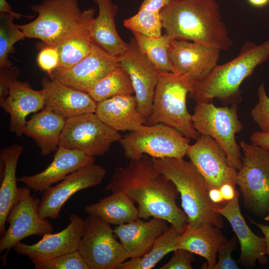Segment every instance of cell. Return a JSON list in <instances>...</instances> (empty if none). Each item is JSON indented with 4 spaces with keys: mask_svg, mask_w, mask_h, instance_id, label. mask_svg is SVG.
Listing matches in <instances>:
<instances>
[{
    "mask_svg": "<svg viewBox=\"0 0 269 269\" xmlns=\"http://www.w3.org/2000/svg\"><path fill=\"white\" fill-rule=\"evenodd\" d=\"M105 189L126 193L136 203L139 218L164 219L180 233L188 225L186 214L176 202L179 193L175 185L157 169L148 155L117 167Z\"/></svg>",
    "mask_w": 269,
    "mask_h": 269,
    "instance_id": "cell-1",
    "label": "cell"
},
{
    "mask_svg": "<svg viewBox=\"0 0 269 269\" xmlns=\"http://www.w3.org/2000/svg\"><path fill=\"white\" fill-rule=\"evenodd\" d=\"M173 39L190 40L227 51L233 45L216 0H171L160 11Z\"/></svg>",
    "mask_w": 269,
    "mask_h": 269,
    "instance_id": "cell-2",
    "label": "cell"
},
{
    "mask_svg": "<svg viewBox=\"0 0 269 269\" xmlns=\"http://www.w3.org/2000/svg\"><path fill=\"white\" fill-rule=\"evenodd\" d=\"M269 57V39L259 45L247 41L239 54L231 61L217 65L203 79L196 81L189 96L197 103L213 99L224 106L237 104L241 100L240 86L256 67Z\"/></svg>",
    "mask_w": 269,
    "mask_h": 269,
    "instance_id": "cell-3",
    "label": "cell"
},
{
    "mask_svg": "<svg viewBox=\"0 0 269 269\" xmlns=\"http://www.w3.org/2000/svg\"><path fill=\"white\" fill-rule=\"evenodd\" d=\"M157 169L175 185L181 206L188 218V226L211 225L224 227L222 215L215 211L218 205L210 198L208 184L191 161L183 158H152Z\"/></svg>",
    "mask_w": 269,
    "mask_h": 269,
    "instance_id": "cell-4",
    "label": "cell"
},
{
    "mask_svg": "<svg viewBox=\"0 0 269 269\" xmlns=\"http://www.w3.org/2000/svg\"><path fill=\"white\" fill-rule=\"evenodd\" d=\"M37 17L30 23L18 25L25 37L37 38L42 43L56 46L81 30L89 28L95 10H82L79 0H43L31 5Z\"/></svg>",
    "mask_w": 269,
    "mask_h": 269,
    "instance_id": "cell-5",
    "label": "cell"
},
{
    "mask_svg": "<svg viewBox=\"0 0 269 269\" xmlns=\"http://www.w3.org/2000/svg\"><path fill=\"white\" fill-rule=\"evenodd\" d=\"M196 81L188 75L160 71L147 124H163L196 140L200 134L194 128L186 104L187 96L193 92Z\"/></svg>",
    "mask_w": 269,
    "mask_h": 269,
    "instance_id": "cell-6",
    "label": "cell"
},
{
    "mask_svg": "<svg viewBox=\"0 0 269 269\" xmlns=\"http://www.w3.org/2000/svg\"><path fill=\"white\" fill-rule=\"evenodd\" d=\"M237 104L217 107L212 101L197 103L192 115L195 129L200 135L214 138L224 149L228 164L236 170L242 167L241 147L236 140L243 125L240 120Z\"/></svg>",
    "mask_w": 269,
    "mask_h": 269,
    "instance_id": "cell-7",
    "label": "cell"
},
{
    "mask_svg": "<svg viewBox=\"0 0 269 269\" xmlns=\"http://www.w3.org/2000/svg\"><path fill=\"white\" fill-rule=\"evenodd\" d=\"M125 156L138 159L143 155L152 158H183L189 146V138L175 129L159 123L142 125L122 136L119 140Z\"/></svg>",
    "mask_w": 269,
    "mask_h": 269,
    "instance_id": "cell-8",
    "label": "cell"
},
{
    "mask_svg": "<svg viewBox=\"0 0 269 269\" xmlns=\"http://www.w3.org/2000/svg\"><path fill=\"white\" fill-rule=\"evenodd\" d=\"M240 145L243 156L237 185L251 211L265 215L269 211V151L242 141Z\"/></svg>",
    "mask_w": 269,
    "mask_h": 269,
    "instance_id": "cell-9",
    "label": "cell"
},
{
    "mask_svg": "<svg viewBox=\"0 0 269 269\" xmlns=\"http://www.w3.org/2000/svg\"><path fill=\"white\" fill-rule=\"evenodd\" d=\"M110 225L93 215L84 220L78 251L89 269H118L130 258Z\"/></svg>",
    "mask_w": 269,
    "mask_h": 269,
    "instance_id": "cell-10",
    "label": "cell"
},
{
    "mask_svg": "<svg viewBox=\"0 0 269 269\" xmlns=\"http://www.w3.org/2000/svg\"><path fill=\"white\" fill-rule=\"evenodd\" d=\"M122 136L95 113H88L66 119L59 146L78 149L95 157L104 155Z\"/></svg>",
    "mask_w": 269,
    "mask_h": 269,
    "instance_id": "cell-11",
    "label": "cell"
},
{
    "mask_svg": "<svg viewBox=\"0 0 269 269\" xmlns=\"http://www.w3.org/2000/svg\"><path fill=\"white\" fill-rule=\"evenodd\" d=\"M40 201L31 194L27 186L18 188L16 200L7 216L8 228L0 240V253L6 250L5 258L8 251L23 239L33 235L43 236L53 231L49 221L38 215Z\"/></svg>",
    "mask_w": 269,
    "mask_h": 269,
    "instance_id": "cell-12",
    "label": "cell"
},
{
    "mask_svg": "<svg viewBox=\"0 0 269 269\" xmlns=\"http://www.w3.org/2000/svg\"><path fill=\"white\" fill-rule=\"evenodd\" d=\"M118 60L131 80L138 110L147 121L151 113L160 71L140 51L134 37L128 43L127 50L118 56Z\"/></svg>",
    "mask_w": 269,
    "mask_h": 269,
    "instance_id": "cell-13",
    "label": "cell"
},
{
    "mask_svg": "<svg viewBox=\"0 0 269 269\" xmlns=\"http://www.w3.org/2000/svg\"><path fill=\"white\" fill-rule=\"evenodd\" d=\"M190 161L203 176L210 188L225 183L237 185L238 172L228 163L223 147L209 135H200L186 152Z\"/></svg>",
    "mask_w": 269,
    "mask_h": 269,
    "instance_id": "cell-14",
    "label": "cell"
},
{
    "mask_svg": "<svg viewBox=\"0 0 269 269\" xmlns=\"http://www.w3.org/2000/svg\"><path fill=\"white\" fill-rule=\"evenodd\" d=\"M106 171L102 166L94 163L83 166L68 174L61 182L50 186L42 194L38 207L42 219H57L63 205L75 193L100 184Z\"/></svg>",
    "mask_w": 269,
    "mask_h": 269,
    "instance_id": "cell-15",
    "label": "cell"
},
{
    "mask_svg": "<svg viewBox=\"0 0 269 269\" xmlns=\"http://www.w3.org/2000/svg\"><path fill=\"white\" fill-rule=\"evenodd\" d=\"M119 65L118 56L111 55L93 43L90 53L80 62L67 69H55L49 75L51 79L88 93L96 83Z\"/></svg>",
    "mask_w": 269,
    "mask_h": 269,
    "instance_id": "cell-16",
    "label": "cell"
},
{
    "mask_svg": "<svg viewBox=\"0 0 269 269\" xmlns=\"http://www.w3.org/2000/svg\"><path fill=\"white\" fill-rule=\"evenodd\" d=\"M70 223L57 233L45 234L37 243L29 245L18 242L13 248L18 254L28 257L32 263L48 260L79 249L84 220L78 215L69 216Z\"/></svg>",
    "mask_w": 269,
    "mask_h": 269,
    "instance_id": "cell-17",
    "label": "cell"
},
{
    "mask_svg": "<svg viewBox=\"0 0 269 269\" xmlns=\"http://www.w3.org/2000/svg\"><path fill=\"white\" fill-rule=\"evenodd\" d=\"M220 51L200 43L173 39L169 55L174 73L188 75L199 81L218 65Z\"/></svg>",
    "mask_w": 269,
    "mask_h": 269,
    "instance_id": "cell-18",
    "label": "cell"
},
{
    "mask_svg": "<svg viewBox=\"0 0 269 269\" xmlns=\"http://www.w3.org/2000/svg\"><path fill=\"white\" fill-rule=\"evenodd\" d=\"M95 158L75 149L59 146L51 163L42 171L17 178L35 192H43L53 184L63 180L68 174L85 165L94 163Z\"/></svg>",
    "mask_w": 269,
    "mask_h": 269,
    "instance_id": "cell-19",
    "label": "cell"
},
{
    "mask_svg": "<svg viewBox=\"0 0 269 269\" xmlns=\"http://www.w3.org/2000/svg\"><path fill=\"white\" fill-rule=\"evenodd\" d=\"M239 193L236 190L234 197L223 207L214 210L227 219L239 241L241 246L240 260L247 267L255 266L257 261L261 264L267 262L265 237L256 235L249 228L242 215L239 206Z\"/></svg>",
    "mask_w": 269,
    "mask_h": 269,
    "instance_id": "cell-20",
    "label": "cell"
},
{
    "mask_svg": "<svg viewBox=\"0 0 269 269\" xmlns=\"http://www.w3.org/2000/svg\"><path fill=\"white\" fill-rule=\"evenodd\" d=\"M44 107L65 118L95 113L97 103L88 93L57 80L43 78L41 81Z\"/></svg>",
    "mask_w": 269,
    "mask_h": 269,
    "instance_id": "cell-21",
    "label": "cell"
},
{
    "mask_svg": "<svg viewBox=\"0 0 269 269\" xmlns=\"http://www.w3.org/2000/svg\"><path fill=\"white\" fill-rule=\"evenodd\" d=\"M9 95L0 104L10 116L9 131L17 136L23 134L27 116L42 110L45 106L43 91L33 90L25 82L12 80L9 84Z\"/></svg>",
    "mask_w": 269,
    "mask_h": 269,
    "instance_id": "cell-22",
    "label": "cell"
},
{
    "mask_svg": "<svg viewBox=\"0 0 269 269\" xmlns=\"http://www.w3.org/2000/svg\"><path fill=\"white\" fill-rule=\"evenodd\" d=\"M167 223L158 218H153L148 221L138 218L118 225L113 231L130 258H139L144 255L156 239L168 228Z\"/></svg>",
    "mask_w": 269,
    "mask_h": 269,
    "instance_id": "cell-23",
    "label": "cell"
},
{
    "mask_svg": "<svg viewBox=\"0 0 269 269\" xmlns=\"http://www.w3.org/2000/svg\"><path fill=\"white\" fill-rule=\"evenodd\" d=\"M107 125L117 132L137 130L146 123L137 109L135 96H116L97 102L95 113Z\"/></svg>",
    "mask_w": 269,
    "mask_h": 269,
    "instance_id": "cell-24",
    "label": "cell"
},
{
    "mask_svg": "<svg viewBox=\"0 0 269 269\" xmlns=\"http://www.w3.org/2000/svg\"><path fill=\"white\" fill-rule=\"evenodd\" d=\"M99 13L90 25L91 39L94 44L115 56L123 54L128 47L119 35L115 22L118 5L112 0H94Z\"/></svg>",
    "mask_w": 269,
    "mask_h": 269,
    "instance_id": "cell-25",
    "label": "cell"
},
{
    "mask_svg": "<svg viewBox=\"0 0 269 269\" xmlns=\"http://www.w3.org/2000/svg\"><path fill=\"white\" fill-rule=\"evenodd\" d=\"M66 119L44 107L27 121L23 134L32 138L39 147L41 155L47 156L59 146Z\"/></svg>",
    "mask_w": 269,
    "mask_h": 269,
    "instance_id": "cell-26",
    "label": "cell"
},
{
    "mask_svg": "<svg viewBox=\"0 0 269 269\" xmlns=\"http://www.w3.org/2000/svg\"><path fill=\"white\" fill-rule=\"evenodd\" d=\"M220 229L211 225L199 228H192L187 225L179 238L178 248L203 257L207 265L202 268L212 269L217 263L216 256L219 247L227 241Z\"/></svg>",
    "mask_w": 269,
    "mask_h": 269,
    "instance_id": "cell-27",
    "label": "cell"
},
{
    "mask_svg": "<svg viewBox=\"0 0 269 269\" xmlns=\"http://www.w3.org/2000/svg\"><path fill=\"white\" fill-rule=\"evenodd\" d=\"M23 151L22 145L13 144L0 151V159L4 163V170L0 175V236L6 231L5 224L8 213L14 204L18 191L16 171L19 158Z\"/></svg>",
    "mask_w": 269,
    "mask_h": 269,
    "instance_id": "cell-28",
    "label": "cell"
},
{
    "mask_svg": "<svg viewBox=\"0 0 269 269\" xmlns=\"http://www.w3.org/2000/svg\"><path fill=\"white\" fill-rule=\"evenodd\" d=\"M134 203L124 192H114L98 202L86 206L84 212L110 225L118 226L139 218L138 209Z\"/></svg>",
    "mask_w": 269,
    "mask_h": 269,
    "instance_id": "cell-29",
    "label": "cell"
},
{
    "mask_svg": "<svg viewBox=\"0 0 269 269\" xmlns=\"http://www.w3.org/2000/svg\"><path fill=\"white\" fill-rule=\"evenodd\" d=\"M181 233L171 226L155 241L150 249L143 256L131 258L122 263L118 269H151L164 256L178 249Z\"/></svg>",
    "mask_w": 269,
    "mask_h": 269,
    "instance_id": "cell-30",
    "label": "cell"
},
{
    "mask_svg": "<svg viewBox=\"0 0 269 269\" xmlns=\"http://www.w3.org/2000/svg\"><path fill=\"white\" fill-rule=\"evenodd\" d=\"M140 51L159 71L174 73L169 52L172 40L167 34L155 37L133 32Z\"/></svg>",
    "mask_w": 269,
    "mask_h": 269,
    "instance_id": "cell-31",
    "label": "cell"
},
{
    "mask_svg": "<svg viewBox=\"0 0 269 269\" xmlns=\"http://www.w3.org/2000/svg\"><path fill=\"white\" fill-rule=\"evenodd\" d=\"M97 102L118 95L134 93L127 72L120 65L96 83L88 93Z\"/></svg>",
    "mask_w": 269,
    "mask_h": 269,
    "instance_id": "cell-32",
    "label": "cell"
},
{
    "mask_svg": "<svg viewBox=\"0 0 269 269\" xmlns=\"http://www.w3.org/2000/svg\"><path fill=\"white\" fill-rule=\"evenodd\" d=\"M92 43L90 27L54 46L57 48L59 55V62L57 68L67 69L80 62L90 53Z\"/></svg>",
    "mask_w": 269,
    "mask_h": 269,
    "instance_id": "cell-33",
    "label": "cell"
},
{
    "mask_svg": "<svg viewBox=\"0 0 269 269\" xmlns=\"http://www.w3.org/2000/svg\"><path fill=\"white\" fill-rule=\"evenodd\" d=\"M14 18L7 13L0 12V69L10 67L9 54L14 51V44L25 36L18 25L13 22Z\"/></svg>",
    "mask_w": 269,
    "mask_h": 269,
    "instance_id": "cell-34",
    "label": "cell"
},
{
    "mask_svg": "<svg viewBox=\"0 0 269 269\" xmlns=\"http://www.w3.org/2000/svg\"><path fill=\"white\" fill-rule=\"evenodd\" d=\"M124 25L132 32L144 36L155 37L162 35L160 13L138 9L135 14L124 20Z\"/></svg>",
    "mask_w": 269,
    "mask_h": 269,
    "instance_id": "cell-35",
    "label": "cell"
},
{
    "mask_svg": "<svg viewBox=\"0 0 269 269\" xmlns=\"http://www.w3.org/2000/svg\"><path fill=\"white\" fill-rule=\"evenodd\" d=\"M32 263L36 269H89L78 250Z\"/></svg>",
    "mask_w": 269,
    "mask_h": 269,
    "instance_id": "cell-36",
    "label": "cell"
},
{
    "mask_svg": "<svg viewBox=\"0 0 269 269\" xmlns=\"http://www.w3.org/2000/svg\"><path fill=\"white\" fill-rule=\"evenodd\" d=\"M258 101L251 111V117L261 131L269 132V96L262 83L258 89Z\"/></svg>",
    "mask_w": 269,
    "mask_h": 269,
    "instance_id": "cell-37",
    "label": "cell"
},
{
    "mask_svg": "<svg viewBox=\"0 0 269 269\" xmlns=\"http://www.w3.org/2000/svg\"><path fill=\"white\" fill-rule=\"evenodd\" d=\"M40 50L37 56V63L39 67L48 74L56 69L59 65V55L56 46L41 43L38 45Z\"/></svg>",
    "mask_w": 269,
    "mask_h": 269,
    "instance_id": "cell-38",
    "label": "cell"
},
{
    "mask_svg": "<svg viewBox=\"0 0 269 269\" xmlns=\"http://www.w3.org/2000/svg\"><path fill=\"white\" fill-rule=\"evenodd\" d=\"M236 237L222 244L218 249V262L212 269H238L239 268L232 257V253L236 248Z\"/></svg>",
    "mask_w": 269,
    "mask_h": 269,
    "instance_id": "cell-39",
    "label": "cell"
},
{
    "mask_svg": "<svg viewBox=\"0 0 269 269\" xmlns=\"http://www.w3.org/2000/svg\"><path fill=\"white\" fill-rule=\"evenodd\" d=\"M195 260L193 254L186 250L178 248L168 262L159 269H192L191 263Z\"/></svg>",
    "mask_w": 269,
    "mask_h": 269,
    "instance_id": "cell-40",
    "label": "cell"
},
{
    "mask_svg": "<svg viewBox=\"0 0 269 269\" xmlns=\"http://www.w3.org/2000/svg\"><path fill=\"white\" fill-rule=\"evenodd\" d=\"M20 70L16 66H10L0 69V104L9 95V85L14 79H17Z\"/></svg>",
    "mask_w": 269,
    "mask_h": 269,
    "instance_id": "cell-41",
    "label": "cell"
},
{
    "mask_svg": "<svg viewBox=\"0 0 269 269\" xmlns=\"http://www.w3.org/2000/svg\"><path fill=\"white\" fill-rule=\"evenodd\" d=\"M171 0H143L139 9H144L156 13H160L161 10L168 4Z\"/></svg>",
    "mask_w": 269,
    "mask_h": 269,
    "instance_id": "cell-42",
    "label": "cell"
},
{
    "mask_svg": "<svg viewBox=\"0 0 269 269\" xmlns=\"http://www.w3.org/2000/svg\"><path fill=\"white\" fill-rule=\"evenodd\" d=\"M250 140L253 144L269 151V132H254L251 134Z\"/></svg>",
    "mask_w": 269,
    "mask_h": 269,
    "instance_id": "cell-43",
    "label": "cell"
},
{
    "mask_svg": "<svg viewBox=\"0 0 269 269\" xmlns=\"http://www.w3.org/2000/svg\"><path fill=\"white\" fill-rule=\"evenodd\" d=\"M0 12H3L10 14L16 19H19L21 17H26L28 19H31L33 17V16H27L13 11L12 7L6 0H0Z\"/></svg>",
    "mask_w": 269,
    "mask_h": 269,
    "instance_id": "cell-44",
    "label": "cell"
},
{
    "mask_svg": "<svg viewBox=\"0 0 269 269\" xmlns=\"http://www.w3.org/2000/svg\"><path fill=\"white\" fill-rule=\"evenodd\" d=\"M219 189L224 201H229L235 195V187L230 184H224Z\"/></svg>",
    "mask_w": 269,
    "mask_h": 269,
    "instance_id": "cell-45",
    "label": "cell"
},
{
    "mask_svg": "<svg viewBox=\"0 0 269 269\" xmlns=\"http://www.w3.org/2000/svg\"><path fill=\"white\" fill-rule=\"evenodd\" d=\"M251 221L259 228L264 235L266 243L267 255H268L269 256V226L258 223L252 220H251Z\"/></svg>",
    "mask_w": 269,
    "mask_h": 269,
    "instance_id": "cell-46",
    "label": "cell"
},
{
    "mask_svg": "<svg viewBox=\"0 0 269 269\" xmlns=\"http://www.w3.org/2000/svg\"><path fill=\"white\" fill-rule=\"evenodd\" d=\"M209 195L211 201L215 204H218L224 201L219 188H211Z\"/></svg>",
    "mask_w": 269,
    "mask_h": 269,
    "instance_id": "cell-47",
    "label": "cell"
},
{
    "mask_svg": "<svg viewBox=\"0 0 269 269\" xmlns=\"http://www.w3.org/2000/svg\"><path fill=\"white\" fill-rule=\"evenodd\" d=\"M253 6L258 7L265 6L269 3V0H247Z\"/></svg>",
    "mask_w": 269,
    "mask_h": 269,
    "instance_id": "cell-48",
    "label": "cell"
},
{
    "mask_svg": "<svg viewBox=\"0 0 269 269\" xmlns=\"http://www.w3.org/2000/svg\"><path fill=\"white\" fill-rule=\"evenodd\" d=\"M265 220L269 221V211L268 212V215L265 217Z\"/></svg>",
    "mask_w": 269,
    "mask_h": 269,
    "instance_id": "cell-49",
    "label": "cell"
}]
</instances>
